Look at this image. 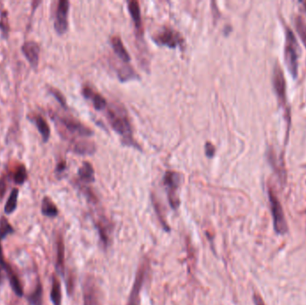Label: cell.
<instances>
[{
    "label": "cell",
    "mask_w": 306,
    "mask_h": 305,
    "mask_svg": "<svg viewBox=\"0 0 306 305\" xmlns=\"http://www.w3.org/2000/svg\"><path fill=\"white\" fill-rule=\"evenodd\" d=\"M146 271H147L146 265H142L138 269L127 305H140V293L144 282Z\"/></svg>",
    "instance_id": "9"
},
{
    "label": "cell",
    "mask_w": 306,
    "mask_h": 305,
    "mask_svg": "<svg viewBox=\"0 0 306 305\" xmlns=\"http://www.w3.org/2000/svg\"><path fill=\"white\" fill-rule=\"evenodd\" d=\"M56 268L59 275L64 276V244L62 237L60 236L57 242V263Z\"/></svg>",
    "instance_id": "14"
},
{
    "label": "cell",
    "mask_w": 306,
    "mask_h": 305,
    "mask_svg": "<svg viewBox=\"0 0 306 305\" xmlns=\"http://www.w3.org/2000/svg\"><path fill=\"white\" fill-rule=\"evenodd\" d=\"M18 195H19V190L18 189H13L11 192L10 195L8 197V200L5 205V213L6 215H10L15 212L17 208V201H18Z\"/></svg>",
    "instance_id": "24"
},
{
    "label": "cell",
    "mask_w": 306,
    "mask_h": 305,
    "mask_svg": "<svg viewBox=\"0 0 306 305\" xmlns=\"http://www.w3.org/2000/svg\"><path fill=\"white\" fill-rule=\"evenodd\" d=\"M272 83L274 91L278 97L279 103L282 106L286 105V79H285L283 70L278 64H275L272 75Z\"/></svg>",
    "instance_id": "7"
},
{
    "label": "cell",
    "mask_w": 306,
    "mask_h": 305,
    "mask_svg": "<svg viewBox=\"0 0 306 305\" xmlns=\"http://www.w3.org/2000/svg\"><path fill=\"white\" fill-rule=\"evenodd\" d=\"M78 176L81 180L84 183H92L95 180L94 169L90 162H84L78 170Z\"/></svg>",
    "instance_id": "17"
},
{
    "label": "cell",
    "mask_w": 306,
    "mask_h": 305,
    "mask_svg": "<svg viewBox=\"0 0 306 305\" xmlns=\"http://www.w3.org/2000/svg\"><path fill=\"white\" fill-rule=\"evenodd\" d=\"M0 268H3V270L6 273L7 279L9 280L12 290L18 297H21L23 295V289L21 284V281L18 279V277L15 273L14 269L11 267L10 264L5 262L4 254H3V249L0 240Z\"/></svg>",
    "instance_id": "6"
},
{
    "label": "cell",
    "mask_w": 306,
    "mask_h": 305,
    "mask_svg": "<svg viewBox=\"0 0 306 305\" xmlns=\"http://www.w3.org/2000/svg\"><path fill=\"white\" fill-rule=\"evenodd\" d=\"M50 299L54 305H61L62 303V294H61V285L59 279L53 276L52 277V285L50 292Z\"/></svg>",
    "instance_id": "19"
},
{
    "label": "cell",
    "mask_w": 306,
    "mask_h": 305,
    "mask_svg": "<svg viewBox=\"0 0 306 305\" xmlns=\"http://www.w3.org/2000/svg\"><path fill=\"white\" fill-rule=\"evenodd\" d=\"M27 301L30 305H42L43 286L41 282L39 280L37 285L32 294L28 295Z\"/></svg>",
    "instance_id": "21"
},
{
    "label": "cell",
    "mask_w": 306,
    "mask_h": 305,
    "mask_svg": "<svg viewBox=\"0 0 306 305\" xmlns=\"http://www.w3.org/2000/svg\"><path fill=\"white\" fill-rule=\"evenodd\" d=\"M5 185L4 182H2V181H0V196H1V198H2V196L4 195V193H5Z\"/></svg>",
    "instance_id": "32"
},
{
    "label": "cell",
    "mask_w": 306,
    "mask_h": 305,
    "mask_svg": "<svg viewBox=\"0 0 306 305\" xmlns=\"http://www.w3.org/2000/svg\"><path fill=\"white\" fill-rule=\"evenodd\" d=\"M2 283V276H1V271H0V284Z\"/></svg>",
    "instance_id": "33"
},
{
    "label": "cell",
    "mask_w": 306,
    "mask_h": 305,
    "mask_svg": "<svg viewBox=\"0 0 306 305\" xmlns=\"http://www.w3.org/2000/svg\"><path fill=\"white\" fill-rule=\"evenodd\" d=\"M60 121L64 124V127L73 134H78L81 136H90L93 134L91 128L87 127L84 124H82L74 118H63L60 119Z\"/></svg>",
    "instance_id": "10"
},
{
    "label": "cell",
    "mask_w": 306,
    "mask_h": 305,
    "mask_svg": "<svg viewBox=\"0 0 306 305\" xmlns=\"http://www.w3.org/2000/svg\"><path fill=\"white\" fill-rule=\"evenodd\" d=\"M83 305H99L96 284L91 278L86 279L83 285Z\"/></svg>",
    "instance_id": "12"
},
{
    "label": "cell",
    "mask_w": 306,
    "mask_h": 305,
    "mask_svg": "<svg viewBox=\"0 0 306 305\" xmlns=\"http://www.w3.org/2000/svg\"><path fill=\"white\" fill-rule=\"evenodd\" d=\"M107 117L113 129L123 137V142L131 146L135 145L133 139L132 126L125 108L118 104L109 105L107 107Z\"/></svg>",
    "instance_id": "1"
},
{
    "label": "cell",
    "mask_w": 306,
    "mask_h": 305,
    "mask_svg": "<svg viewBox=\"0 0 306 305\" xmlns=\"http://www.w3.org/2000/svg\"><path fill=\"white\" fill-rule=\"evenodd\" d=\"M70 3L67 0H61L59 1L57 14H56V20L54 23V27L56 32L60 35L64 34L67 31L68 28V12H69Z\"/></svg>",
    "instance_id": "8"
},
{
    "label": "cell",
    "mask_w": 306,
    "mask_h": 305,
    "mask_svg": "<svg viewBox=\"0 0 306 305\" xmlns=\"http://www.w3.org/2000/svg\"><path fill=\"white\" fill-rule=\"evenodd\" d=\"M82 95L85 97L86 99L91 100L92 103H93V106L96 108L97 110H102V109L105 108L107 106L106 99L104 97L102 96L100 93L95 92L89 86L83 87Z\"/></svg>",
    "instance_id": "13"
},
{
    "label": "cell",
    "mask_w": 306,
    "mask_h": 305,
    "mask_svg": "<svg viewBox=\"0 0 306 305\" xmlns=\"http://www.w3.org/2000/svg\"><path fill=\"white\" fill-rule=\"evenodd\" d=\"M295 29L299 34L301 40L306 47V22L302 16H297L295 19Z\"/></svg>",
    "instance_id": "26"
},
{
    "label": "cell",
    "mask_w": 306,
    "mask_h": 305,
    "mask_svg": "<svg viewBox=\"0 0 306 305\" xmlns=\"http://www.w3.org/2000/svg\"><path fill=\"white\" fill-rule=\"evenodd\" d=\"M215 151H216V149H215L214 145L209 142H207L205 143V154L206 156L209 158H212L214 156Z\"/></svg>",
    "instance_id": "30"
},
{
    "label": "cell",
    "mask_w": 306,
    "mask_h": 305,
    "mask_svg": "<svg viewBox=\"0 0 306 305\" xmlns=\"http://www.w3.org/2000/svg\"><path fill=\"white\" fill-rule=\"evenodd\" d=\"M268 195L272 215L274 231L276 232L277 235L284 236L288 232V225L286 220L282 205L280 203L276 193H274L272 188H268Z\"/></svg>",
    "instance_id": "3"
},
{
    "label": "cell",
    "mask_w": 306,
    "mask_h": 305,
    "mask_svg": "<svg viewBox=\"0 0 306 305\" xmlns=\"http://www.w3.org/2000/svg\"><path fill=\"white\" fill-rule=\"evenodd\" d=\"M301 48L294 32L289 27L286 28L284 60L286 68L292 77L296 78L298 75V59Z\"/></svg>",
    "instance_id": "2"
},
{
    "label": "cell",
    "mask_w": 306,
    "mask_h": 305,
    "mask_svg": "<svg viewBox=\"0 0 306 305\" xmlns=\"http://www.w3.org/2000/svg\"><path fill=\"white\" fill-rule=\"evenodd\" d=\"M35 124H36L41 137H42L43 142H47L49 140V136H50V128L48 126V123L46 122V120L42 117L38 116L35 118Z\"/></svg>",
    "instance_id": "23"
},
{
    "label": "cell",
    "mask_w": 306,
    "mask_h": 305,
    "mask_svg": "<svg viewBox=\"0 0 306 305\" xmlns=\"http://www.w3.org/2000/svg\"><path fill=\"white\" fill-rule=\"evenodd\" d=\"M50 93L53 95L56 99H57V101L60 103V105L61 106H63L64 107H66V102H65V99H64V97L62 95V93L60 92V91H58V90H56V89H51L50 90Z\"/></svg>",
    "instance_id": "29"
},
{
    "label": "cell",
    "mask_w": 306,
    "mask_h": 305,
    "mask_svg": "<svg viewBox=\"0 0 306 305\" xmlns=\"http://www.w3.org/2000/svg\"><path fill=\"white\" fill-rule=\"evenodd\" d=\"M163 182L167 191L168 203L173 209H178L180 206V199L177 194V190L181 183V175L175 171H166Z\"/></svg>",
    "instance_id": "4"
},
{
    "label": "cell",
    "mask_w": 306,
    "mask_h": 305,
    "mask_svg": "<svg viewBox=\"0 0 306 305\" xmlns=\"http://www.w3.org/2000/svg\"><path fill=\"white\" fill-rule=\"evenodd\" d=\"M111 44H112L113 48H114L116 54L118 55V58L121 60H123V62L128 63L131 59H130V56H129L127 50L123 46L121 39L118 36H113L111 38Z\"/></svg>",
    "instance_id": "15"
},
{
    "label": "cell",
    "mask_w": 306,
    "mask_h": 305,
    "mask_svg": "<svg viewBox=\"0 0 306 305\" xmlns=\"http://www.w3.org/2000/svg\"><path fill=\"white\" fill-rule=\"evenodd\" d=\"M97 229L99 231V235L101 236V239L105 244V246H107L109 244V239H110V226L109 223L105 220L98 221L96 224Z\"/></svg>",
    "instance_id": "20"
},
{
    "label": "cell",
    "mask_w": 306,
    "mask_h": 305,
    "mask_svg": "<svg viewBox=\"0 0 306 305\" xmlns=\"http://www.w3.org/2000/svg\"><path fill=\"white\" fill-rule=\"evenodd\" d=\"M118 76L121 80L126 81L128 79H132L134 77H137V75L135 74L134 69L130 66H123V68L119 70Z\"/></svg>",
    "instance_id": "27"
},
{
    "label": "cell",
    "mask_w": 306,
    "mask_h": 305,
    "mask_svg": "<svg viewBox=\"0 0 306 305\" xmlns=\"http://www.w3.org/2000/svg\"><path fill=\"white\" fill-rule=\"evenodd\" d=\"M65 162L64 161H62V162H60L59 165H58V168H57V171L59 172V173H61V172L64 171V169H65Z\"/></svg>",
    "instance_id": "31"
},
{
    "label": "cell",
    "mask_w": 306,
    "mask_h": 305,
    "mask_svg": "<svg viewBox=\"0 0 306 305\" xmlns=\"http://www.w3.org/2000/svg\"><path fill=\"white\" fill-rule=\"evenodd\" d=\"M41 213L47 218H56L59 215L58 207L55 205L52 200L48 197H44L41 203Z\"/></svg>",
    "instance_id": "16"
},
{
    "label": "cell",
    "mask_w": 306,
    "mask_h": 305,
    "mask_svg": "<svg viewBox=\"0 0 306 305\" xmlns=\"http://www.w3.org/2000/svg\"><path fill=\"white\" fill-rule=\"evenodd\" d=\"M74 151L77 154L81 155H88V154H93L96 151V145L92 142L88 141H82L79 142L75 145Z\"/></svg>",
    "instance_id": "18"
},
{
    "label": "cell",
    "mask_w": 306,
    "mask_h": 305,
    "mask_svg": "<svg viewBox=\"0 0 306 305\" xmlns=\"http://www.w3.org/2000/svg\"><path fill=\"white\" fill-rule=\"evenodd\" d=\"M21 52L26 58L28 62L35 69L39 64V58H40V46L34 41H27L21 46Z\"/></svg>",
    "instance_id": "11"
},
{
    "label": "cell",
    "mask_w": 306,
    "mask_h": 305,
    "mask_svg": "<svg viewBox=\"0 0 306 305\" xmlns=\"http://www.w3.org/2000/svg\"><path fill=\"white\" fill-rule=\"evenodd\" d=\"M27 180V171L26 168L23 166H19V168L17 169V171L15 173L14 176V181L16 184L21 185L23 183Z\"/></svg>",
    "instance_id": "28"
},
{
    "label": "cell",
    "mask_w": 306,
    "mask_h": 305,
    "mask_svg": "<svg viewBox=\"0 0 306 305\" xmlns=\"http://www.w3.org/2000/svg\"><path fill=\"white\" fill-rule=\"evenodd\" d=\"M155 42L169 48H175L177 47H183L184 45V40L179 32L173 30L169 27H165L158 32L154 37Z\"/></svg>",
    "instance_id": "5"
},
{
    "label": "cell",
    "mask_w": 306,
    "mask_h": 305,
    "mask_svg": "<svg viewBox=\"0 0 306 305\" xmlns=\"http://www.w3.org/2000/svg\"><path fill=\"white\" fill-rule=\"evenodd\" d=\"M128 9L131 16L134 21V24L136 28L140 30L142 26V17H141V9H140L139 3L135 0H131L128 2Z\"/></svg>",
    "instance_id": "22"
},
{
    "label": "cell",
    "mask_w": 306,
    "mask_h": 305,
    "mask_svg": "<svg viewBox=\"0 0 306 305\" xmlns=\"http://www.w3.org/2000/svg\"><path fill=\"white\" fill-rule=\"evenodd\" d=\"M15 229L11 225L9 221L5 219V217H2L0 220V240L6 238L7 236L14 234Z\"/></svg>",
    "instance_id": "25"
}]
</instances>
